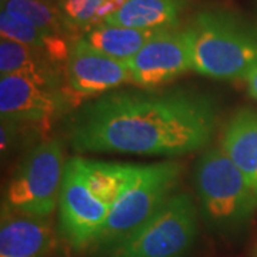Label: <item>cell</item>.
Masks as SVG:
<instances>
[{
	"mask_svg": "<svg viewBox=\"0 0 257 257\" xmlns=\"http://www.w3.org/2000/svg\"><path fill=\"white\" fill-rule=\"evenodd\" d=\"M64 169L63 146L59 140L37 145L10 179L5 204L19 213L50 217L59 204Z\"/></svg>",
	"mask_w": 257,
	"mask_h": 257,
	"instance_id": "5",
	"label": "cell"
},
{
	"mask_svg": "<svg viewBox=\"0 0 257 257\" xmlns=\"http://www.w3.org/2000/svg\"><path fill=\"white\" fill-rule=\"evenodd\" d=\"M204 221L220 234H236L257 210V192L221 149L207 150L194 172Z\"/></svg>",
	"mask_w": 257,
	"mask_h": 257,
	"instance_id": "3",
	"label": "cell"
},
{
	"mask_svg": "<svg viewBox=\"0 0 257 257\" xmlns=\"http://www.w3.org/2000/svg\"><path fill=\"white\" fill-rule=\"evenodd\" d=\"M160 30H145L101 23L83 33L82 39L94 50L120 62H127Z\"/></svg>",
	"mask_w": 257,
	"mask_h": 257,
	"instance_id": "16",
	"label": "cell"
},
{
	"mask_svg": "<svg viewBox=\"0 0 257 257\" xmlns=\"http://www.w3.org/2000/svg\"><path fill=\"white\" fill-rule=\"evenodd\" d=\"M248 86V93L257 100V67H254L250 73L244 77Z\"/></svg>",
	"mask_w": 257,
	"mask_h": 257,
	"instance_id": "20",
	"label": "cell"
},
{
	"mask_svg": "<svg viewBox=\"0 0 257 257\" xmlns=\"http://www.w3.org/2000/svg\"><path fill=\"white\" fill-rule=\"evenodd\" d=\"M60 66L43 50L8 39L0 42L2 76H20L40 83L63 86Z\"/></svg>",
	"mask_w": 257,
	"mask_h": 257,
	"instance_id": "13",
	"label": "cell"
},
{
	"mask_svg": "<svg viewBox=\"0 0 257 257\" xmlns=\"http://www.w3.org/2000/svg\"><path fill=\"white\" fill-rule=\"evenodd\" d=\"M103 0H59L57 6L69 26L76 30H83L97 26V12Z\"/></svg>",
	"mask_w": 257,
	"mask_h": 257,
	"instance_id": "18",
	"label": "cell"
},
{
	"mask_svg": "<svg viewBox=\"0 0 257 257\" xmlns=\"http://www.w3.org/2000/svg\"><path fill=\"white\" fill-rule=\"evenodd\" d=\"M183 32L197 73L216 80H239L257 67L256 35L227 12H200Z\"/></svg>",
	"mask_w": 257,
	"mask_h": 257,
	"instance_id": "2",
	"label": "cell"
},
{
	"mask_svg": "<svg viewBox=\"0 0 257 257\" xmlns=\"http://www.w3.org/2000/svg\"><path fill=\"white\" fill-rule=\"evenodd\" d=\"M197 209L187 193H175L156 214L120 246L119 257H184L199 231Z\"/></svg>",
	"mask_w": 257,
	"mask_h": 257,
	"instance_id": "6",
	"label": "cell"
},
{
	"mask_svg": "<svg viewBox=\"0 0 257 257\" xmlns=\"http://www.w3.org/2000/svg\"><path fill=\"white\" fill-rule=\"evenodd\" d=\"M64 76L67 89L74 99L94 97L132 82L126 62L94 50L82 37L73 40L70 46Z\"/></svg>",
	"mask_w": 257,
	"mask_h": 257,
	"instance_id": "10",
	"label": "cell"
},
{
	"mask_svg": "<svg viewBox=\"0 0 257 257\" xmlns=\"http://www.w3.org/2000/svg\"><path fill=\"white\" fill-rule=\"evenodd\" d=\"M49 217L30 216L3 203L0 224V257H45L53 247Z\"/></svg>",
	"mask_w": 257,
	"mask_h": 257,
	"instance_id": "11",
	"label": "cell"
},
{
	"mask_svg": "<svg viewBox=\"0 0 257 257\" xmlns=\"http://www.w3.org/2000/svg\"><path fill=\"white\" fill-rule=\"evenodd\" d=\"M210 96L192 92H111L74 117L77 152L175 157L209 145L217 124Z\"/></svg>",
	"mask_w": 257,
	"mask_h": 257,
	"instance_id": "1",
	"label": "cell"
},
{
	"mask_svg": "<svg viewBox=\"0 0 257 257\" xmlns=\"http://www.w3.org/2000/svg\"><path fill=\"white\" fill-rule=\"evenodd\" d=\"M130 80L142 89H156L193 70L190 47L183 30H160L126 62Z\"/></svg>",
	"mask_w": 257,
	"mask_h": 257,
	"instance_id": "9",
	"label": "cell"
},
{
	"mask_svg": "<svg viewBox=\"0 0 257 257\" xmlns=\"http://www.w3.org/2000/svg\"><path fill=\"white\" fill-rule=\"evenodd\" d=\"M221 150L257 192V111L243 107L223 130Z\"/></svg>",
	"mask_w": 257,
	"mask_h": 257,
	"instance_id": "12",
	"label": "cell"
},
{
	"mask_svg": "<svg viewBox=\"0 0 257 257\" xmlns=\"http://www.w3.org/2000/svg\"><path fill=\"white\" fill-rule=\"evenodd\" d=\"M182 166L160 162L142 166L136 180L111 206L109 217L90 248L113 251L160 210L179 186Z\"/></svg>",
	"mask_w": 257,
	"mask_h": 257,
	"instance_id": "4",
	"label": "cell"
},
{
	"mask_svg": "<svg viewBox=\"0 0 257 257\" xmlns=\"http://www.w3.org/2000/svg\"><path fill=\"white\" fill-rule=\"evenodd\" d=\"M2 10L50 35L66 37L74 32L64 20L59 6L49 0H3Z\"/></svg>",
	"mask_w": 257,
	"mask_h": 257,
	"instance_id": "17",
	"label": "cell"
},
{
	"mask_svg": "<svg viewBox=\"0 0 257 257\" xmlns=\"http://www.w3.org/2000/svg\"><path fill=\"white\" fill-rule=\"evenodd\" d=\"M254 257H257V250H256V256H254Z\"/></svg>",
	"mask_w": 257,
	"mask_h": 257,
	"instance_id": "22",
	"label": "cell"
},
{
	"mask_svg": "<svg viewBox=\"0 0 257 257\" xmlns=\"http://www.w3.org/2000/svg\"><path fill=\"white\" fill-rule=\"evenodd\" d=\"M186 0H127L104 23L145 30L176 28Z\"/></svg>",
	"mask_w": 257,
	"mask_h": 257,
	"instance_id": "14",
	"label": "cell"
},
{
	"mask_svg": "<svg viewBox=\"0 0 257 257\" xmlns=\"http://www.w3.org/2000/svg\"><path fill=\"white\" fill-rule=\"evenodd\" d=\"M73 96L63 86L40 83L20 76H2L0 113L2 120L16 123L49 124L60 116Z\"/></svg>",
	"mask_w": 257,
	"mask_h": 257,
	"instance_id": "8",
	"label": "cell"
},
{
	"mask_svg": "<svg viewBox=\"0 0 257 257\" xmlns=\"http://www.w3.org/2000/svg\"><path fill=\"white\" fill-rule=\"evenodd\" d=\"M76 162L89 189L110 209L136 180L142 169L138 165L86 160L80 157H76Z\"/></svg>",
	"mask_w": 257,
	"mask_h": 257,
	"instance_id": "15",
	"label": "cell"
},
{
	"mask_svg": "<svg viewBox=\"0 0 257 257\" xmlns=\"http://www.w3.org/2000/svg\"><path fill=\"white\" fill-rule=\"evenodd\" d=\"M49 2H53V0H49ZM57 2H59V0H57Z\"/></svg>",
	"mask_w": 257,
	"mask_h": 257,
	"instance_id": "21",
	"label": "cell"
},
{
	"mask_svg": "<svg viewBox=\"0 0 257 257\" xmlns=\"http://www.w3.org/2000/svg\"><path fill=\"white\" fill-rule=\"evenodd\" d=\"M18 124L12 120H2V153H8L13 140L18 136Z\"/></svg>",
	"mask_w": 257,
	"mask_h": 257,
	"instance_id": "19",
	"label": "cell"
},
{
	"mask_svg": "<svg viewBox=\"0 0 257 257\" xmlns=\"http://www.w3.org/2000/svg\"><path fill=\"white\" fill-rule=\"evenodd\" d=\"M110 207L89 189L76 157L66 163L59 199V229L73 250L90 248L109 217Z\"/></svg>",
	"mask_w": 257,
	"mask_h": 257,
	"instance_id": "7",
	"label": "cell"
}]
</instances>
